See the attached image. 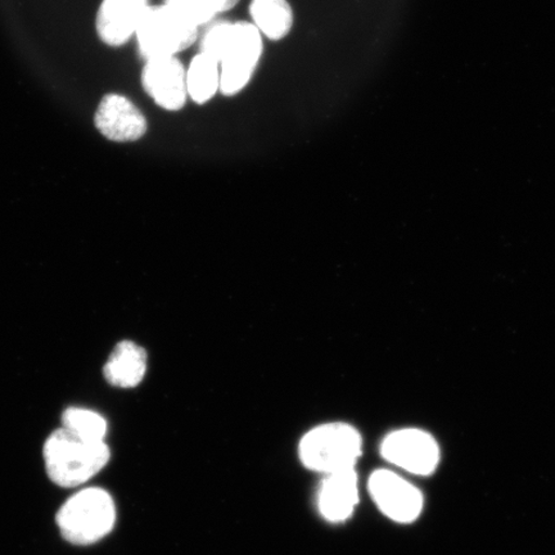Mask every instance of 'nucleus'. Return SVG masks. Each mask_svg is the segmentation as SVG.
Here are the masks:
<instances>
[{"instance_id": "obj_1", "label": "nucleus", "mask_w": 555, "mask_h": 555, "mask_svg": "<svg viewBox=\"0 0 555 555\" xmlns=\"http://www.w3.org/2000/svg\"><path fill=\"white\" fill-rule=\"evenodd\" d=\"M47 474L62 488L86 483L106 467L109 449L104 441H87L62 427L44 446Z\"/></svg>"}, {"instance_id": "obj_2", "label": "nucleus", "mask_w": 555, "mask_h": 555, "mask_svg": "<svg viewBox=\"0 0 555 555\" xmlns=\"http://www.w3.org/2000/svg\"><path fill=\"white\" fill-rule=\"evenodd\" d=\"M59 529L68 543L94 544L114 529L116 508L113 498L100 488L79 491L57 513Z\"/></svg>"}, {"instance_id": "obj_3", "label": "nucleus", "mask_w": 555, "mask_h": 555, "mask_svg": "<svg viewBox=\"0 0 555 555\" xmlns=\"http://www.w3.org/2000/svg\"><path fill=\"white\" fill-rule=\"evenodd\" d=\"M362 436L346 423H328L311 429L300 442L304 466L322 474L356 468L362 455Z\"/></svg>"}, {"instance_id": "obj_4", "label": "nucleus", "mask_w": 555, "mask_h": 555, "mask_svg": "<svg viewBox=\"0 0 555 555\" xmlns=\"http://www.w3.org/2000/svg\"><path fill=\"white\" fill-rule=\"evenodd\" d=\"M139 51L145 60L176 57L198 37V26L169 5L149 7L135 33Z\"/></svg>"}, {"instance_id": "obj_5", "label": "nucleus", "mask_w": 555, "mask_h": 555, "mask_svg": "<svg viewBox=\"0 0 555 555\" xmlns=\"http://www.w3.org/2000/svg\"><path fill=\"white\" fill-rule=\"evenodd\" d=\"M262 54L261 33L254 24H233L220 61V92L232 96L242 92L251 81Z\"/></svg>"}, {"instance_id": "obj_6", "label": "nucleus", "mask_w": 555, "mask_h": 555, "mask_svg": "<svg viewBox=\"0 0 555 555\" xmlns=\"http://www.w3.org/2000/svg\"><path fill=\"white\" fill-rule=\"evenodd\" d=\"M380 453L395 466L422 476L431 475L440 461V450L434 437L414 428L388 435Z\"/></svg>"}, {"instance_id": "obj_7", "label": "nucleus", "mask_w": 555, "mask_h": 555, "mask_svg": "<svg viewBox=\"0 0 555 555\" xmlns=\"http://www.w3.org/2000/svg\"><path fill=\"white\" fill-rule=\"evenodd\" d=\"M370 491L382 513L397 522L411 524L421 515V491L391 470L374 472L370 478Z\"/></svg>"}, {"instance_id": "obj_8", "label": "nucleus", "mask_w": 555, "mask_h": 555, "mask_svg": "<svg viewBox=\"0 0 555 555\" xmlns=\"http://www.w3.org/2000/svg\"><path fill=\"white\" fill-rule=\"evenodd\" d=\"M142 86L159 107L180 111L189 99L186 69L176 57H157L145 62L142 72Z\"/></svg>"}, {"instance_id": "obj_9", "label": "nucleus", "mask_w": 555, "mask_h": 555, "mask_svg": "<svg viewBox=\"0 0 555 555\" xmlns=\"http://www.w3.org/2000/svg\"><path fill=\"white\" fill-rule=\"evenodd\" d=\"M94 122L103 137L113 142H135L147 133V119L127 96L107 94L96 108Z\"/></svg>"}, {"instance_id": "obj_10", "label": "nucleus", "mask_w": 555, "mask_h": 555, "mask_svg": "<svg viewBox=\"0 0 555 555\" xmlns=\"http://www.w3.org/2000/svg\"><path fill=\"white\" fill-rule=\"evenodd\" d=\"M149 7V0H103L96 13V34L109 47L127 44Z\"/></svg>"}, {"instance_id": "obj_11", "label": "nucleus", "mask_w": 555, "mask_h": 555, "mask_svg": "<svg viewBox=\"0 0 555 555\" xmlns=\"http://www.w3.org/2000/svg\"><path fill=\"white\" fill-rule=\"evenodd\" d=\"M359 502L358 475L356 468L333 472L323 481L318 505L322 516L330 522H344Z\"/></svg>"}, {"instance_id": "obj_12", "label": "nucleus", "mask_w": 555, "mask_h": 555, "mask_svg": "<svg viewBox=\"0 0 555 555\" xmlns=\"http://www.w3.org/2000/svg\"><path fill=\"white\" fill-rule=\"evenodd\" d=\"M147 370V356L141 346L122 341L117 345L104 365V377L111 385L133 388L141 384Z\"/></svg>"}, {"instance_id": "obj_13", "label": "nucleus", "mask_w": 555, "mask_h": 555, "mask_svg": "<svg viewBox=\"0 0 555 555\" xmlns=\"http://www.w3.org/2000/svg\"><path fill=\"white\" fill-rule=\"evenodd\" d=\"M249 13L256 29L270 40H282L293 30L294 12L287 0H253Z\"/></svg>"}, {"instance_id": "obj_14", "label": "nucleus", "mask_w": 555, "mask_h": 555, "mask_svg": "<svg viewBox=\"0 0 555 555\" xmlns=\"http://www.w3.org/2000/svg\"><path fill=\"white\" fill-rule=\"evenodd\" d=\"M186 88L193 102L207 103L220 90V65L204 53H198L186 69Z\"/></svg>"}, {"instance_id": "obj_15", "label": "nucleus", "mask_w": 555, "mask_h": 555, "mask_svg": "<svg viewBox=\"0 0 555 555\" xmlns=\"http://www.w3.org/2000/svg\"><path fill=\"white\" fill-rule=\"evenodd\" d=\"M64 428L87 441H104L107 422L99 413L82 408H68L62 415Z\"/></svg>"}, {"instance_id": "obj_16", "label": "nucleus", "mask_w": 555, "mask_h": 555, "mask_svg": "<svg viewBox=\"0 0 555 555\" xmlns=\"http://www.w3.org/2000/svg\"><path fill=\"white\" fill-rule=\"evenodd\" d=\"M165 4L198 27L211 23L219 13L212 0H165Z\"/></svg>"}, {"instance_id": "obj_17", "label": "nucleus", "mask_w": 555, "mask_h": 555, "mask_svg": "<svg viewBox=\"0 0 555 555\" xmlns=\"http://www.w3.org/2000/svg\"><path fill=\"white\" fill-rule=\"evenodd\" d=\"M233 24L228 21H218L208 27L201 40V53L208 55L220 64L229 39H231Z\"/></svg>"}, {"instance_id": "obj_18", "label": "nucleus", "mask_w": 555, "mask_h": 555, "mask_svg": "<svg viewBox=\"0 0 555 555\" xmlns=\"http://www.w3.org/2000/svg\"><path fill=\"white\" fill-rule=\"evenodd\" d=\"M212 2L217 5L218 12L223 13L234 9L240 3V0H212Z\"/></svg>"}]
</instances>
